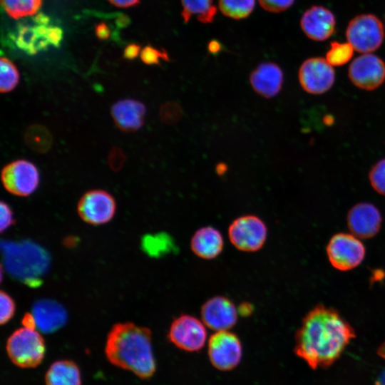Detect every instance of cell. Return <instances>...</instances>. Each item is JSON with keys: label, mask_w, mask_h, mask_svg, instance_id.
Listing matches in <instances>:
<instances>
[{"label": "cell", "mask_w": 385, "mask_h": 385, "mask_svg": "<svg viewBox=\"0 0 385 385\" xmlns=\"http://www.w3.org/2000/svg\"><path fill=\"white\" fill-rule=\"evenodd\" d=\"M352 327L334 309L318 304L303 318L295 336V354L312 369L326 368L355 337Z\"/></svg>", "instance_id": "6da1fadb"}, {"label": "cell", "mask_w": 385, "mask_h": 385, "mask_svg": "<svg viewBox=\"0 0 385 385\" xmlns=\"http://www.w3.org/2000/svg\"><path fill=\"white\" fill-rule=\"evenodd\" d=\"M105 352L112 364L140 379H148L155 371L152 334L146 327L132 322L115 324L108 334Z\"/></svg>", "instance_id": "7a4b0ae2"}, {"label": "cell", "mask_w": 385, "mask_h": 385, "mask_svg": "<svg viewBox=\"0 0 385 385\" xmlns=\"http://www.w3.org/2000/svg\"><path fill=\"white\" fill-rule=\"evenodd\" d=\"M5 267L14 277L28 284H39L49 265L48 253L40 246L29 241L1 244Z\"/></svg>", "instance_id": "3957f363"}, {"label": "cell", "mask_w": 385, "mask_h": 385, "mask_svg": "<svg viewBox=\"0 0 385 385\" xmlns=\"http://www.w3.org/2000/svg\"><path fill=\"white\" fill-rule=\"evenodd\" d=\"M62 38V29L52 25L49 17L43 13L36 14L30 24L20 26L14 35L17 46L28 54H35L51 46H58Z\"/></svg>", "instance_id": "277c9868"}, {"label": "cell", "mask_w": 385, "mask_h": 385, "mask_svg": "<svg viewBox=\"0 0 385 385\" xmlns=\"http://www.w3.org/2000/svg\"><path fill=\"white\" fill-rule=\"evenodd\" d=\"M6 352L10 360L21 368H35L43 359L46 346L42 336L35 329L21 327L8 338Z\"/></svg>", "instance_id": "5b68a950"}, {"label": "cell", "mask_w": 385, "mask_h": 385, "mask_svg": "<svg viewBox=\"0 0 385 385\" xmlns=\"http://www.w3.org/2000/svg\"><path fill=\"white\" fill-rule=\"evenodd\" d=\"M346 37L354 50L368 53L381 45L384 38V26L373 14L358 15L349 21Z\"/></svg>", "instance_id": "8992f818"}, {"label": "cell", "mask_w": 385, "mask_h": 385, "mask_svg": "<svg viewBox=\"0 0 385 385\" xmlns=\"http://www.w3.org/2000/svg\"><path fill=\"white\" fill-rule=\"evenodd\" d=\"M228 237L237 250L256 252L265 245L267 237V227L264 221L253 215L237 217L229 225Z\"/></svg>", "instance_id": "52a82bcc"}, {"label": "cell", "mask_w": 385, "mask_h": 385, "mask_svg": "<svg viewBox=\"0 0 385 385\" xmlns=\"http://www.w3.org/2000/svg\"><path fill=\"white\" fill-rule=\"evenodd\" d=\"M206 325L198 318L181 314L171 323L168 337L178 348L186 351H198L207 341Z\"/></svg>", "instance_id": "ba28073f"}, {"label": "cell", "mask_w": 385, "mask_h": 385, "mask_svg": "<svg viewBox=\"0 0 385 385\" xmlns=\"http://www.w3.org/2000/svg\"><path fill=\"white\" fill-rule=\"evenodd\" d=\"M4 188L11 194L26 197L31 195L39 184V172L31 162L19 159L6 164L1 170Z\"/></svg>", "instance_id": "9c48e42d"}, {"label": "cell", "mask_w": 385, "mask_h": 385, "mask_svg": "<svg viewBox=\"0 0 385 385\" xmlns=\"http://www.w3.org/2000/svg\"><path fill=\"white\" fill-rule=\"evenodd\" d=\"M207 353L213 366L220 371H229L240 364L242 346L235 333L228 330L218 331L208 340Z\"/></svg>", "instance_id": "30bf717a"}, {"label": "cell", "mask_w": 385, "mask_h": 385, "mask_svg": "<svg viewBox=\"0 0 385 385\" xmlns=\"http://www.w3.org/2000/svg\"><path fill=\"white\" fill-rule=\"evenodd\" d=\"M327 253L334 267L347 271L356 267L363 261L365 248L354 235L338 233L330 239Z\"/></svg>", "instance_id": "8fae6325"}, {"label": "cell", "mask_w": 385, "mask_h": 385, "mask_svg": "<svg viewBox=\"0 0 385 385\" xmlns=\"http://www.w3.org/2000/svg\"><path fill=\"white\" fill-rule=\"evenodd\" d=\"M116 203L114 197L103 190H91L80 198L77 212L86 222L99 225L109 222L114 216Z\"/></svg>", "instance_id": "7c38bea8"}, {"label": "cell", "mask_w": 385, "mask_h": 385, "mask_svg": "<svg viewBox=\"0 0 385 385\" xmlns=\"http://www.w3.org/2000/svg\"><path fill=\"white\" fill-rule=\"evenodd\" d=\"M348 76L356 87L366 91L374 90L385 81V63L374 54L364 53L351 62Z\"/></svg>", "instance_id": "4fadbf2b"}, {"label": "cell", "mask_w": 385, "mask_h": 385, "mask_svg": "<svg viewBox=\"0 0 385 385\" xmlns=\"http://www.w3.org/2000/svg\"><path fill=\"white\" fill-rule=\"evenodd\" d=\"M302 88L311 94H322L332 86L335 73L326 58L316 57L304 61L298 73Z\"/></svg>", "instance_id": "5bb4252c"}, {"label": "cell", "mask_w": 385, "mask_h": 385, "mask_svg": "<svg viewBox=\"0 0 385 385\" xmlns=\"http://www.w3.org/2000/svg\"><path fill=\"white\" fill-rule=\"evenodd\" d=\"M200 314L207 327L218 332L229 330L235 325L238 310L229 298L215 296L203 304Z\"/></svg>", "instance_id": "9a60e30c"}, {"label": "cell", "mask_w": 385, "mask_h": 385, "mask_svg": "<svg viewBox=\"0 0 385 385\" xmlns=\"http://www.w3.org/2000/svg\"><path fill=\"white\" fill-rule=\"evenodd\" d=\"M381 215L372 204L361 202L353 206L347 215V225L351 233L360 238H370L381 228Z\"/></svg>", "instance_id": "2e32d148"}, {"label": "cell", "mask_w": 385, "mask_h": 385, "mask_svg": "<svg viewBox=\"0 0 385 385\" xmlns=\"http://www.w3.org/2000/svg\"><path fill=\"white\" fill-rule=\"evenodd\" d=\"M336 20L332 12L322 6H312L302 16L300 26L312 40L322 41L334 31Z\"/></svg>", "instance_id": "e0dca14e"}, {"label": "cell", "mask_w": 385, "mask_h": 385, "mask_svg": "<svg viewBox=\"0 0 385 385\" xmlns=\"http://www.w3.org/2000/svg\"><path fill=\"white\" fill-rule=\"evenodd\" d=\"M284 81L283 72L275 63L259 64L250 75L252 89L260 96L271 98L281 91Z\"/></svg>", "instance_id": "ac0fdd59"}, {"label": "cell", "mask_w": 385, "mask_h": 385, "mask_svg": "<svg viewBox=\"0 0 385 385\" xmlns=\"http://www.w3.org/2000/svg\"><path fill=\"white\" fill-rule=\"evenodd\" d=\"M146 113L145 105L137 100L126 98L115 103L111 109L116 127L123 132H135L143 125Z\"/></svg>", "instance_id": "d6986e66"}, {"label": "cell", "mask_w": 385, "mask_h": 385, "mask_svg": "<svg viewBox=\"0 0 385 385\" xmlns=\"http://www.w3.org/2000/svg\"><path fill=\"white\" fill-rule=\"evenodd\" d=\"M36 328L43 333H52L61 328L67 321V313L58 302L43 299L37 301L32 313Z\"/></svg>", "instance_id": "ffe728a7"}, {"label": "cell", "mask_w": 385, "mask_h": 385, "mask_svg": "<svg viewBox=\"0 0 385 385\" xmlns=\"http://www.w3.org/2000/svg\"><path fill=\"white\" fill-rule=\"evenodd\" d=\"M224 240L221 232L212 226L197 230L190 240L192 252L204 260H212L222 251Z\"/></svg>", "instance_id": "44dd1931"}, {"label": "cell", "mask_w": 385, "mask_h": 385, "mask_svg": "<svg viewBox=\"0 0 385 385\" xmlns=\"http://www.w3.org/2000/svg\"><path fill=\"white\" fill-rule=\"evenodd\" d=\"M45 383L46 385H81L79 368L73 361H56L47 370Z\"/></svg>", "instance_id": "7402d4cb"}, {"label": "cell", "mask_w": 385, "mask_h": 385, "mask_svg": "<svg viewBox=\"0 0 385 385\" xmlns=\"http://www.w3.org/2000/svg\"><path fill=\"white\" fill-rule=\"evenodd\" d=\"M183 10L181 16L185 23H188L192 17L203 24H210L214 21L217 8L213 0H180Z\"/></svg>", "instance_id": "603a6c76"}, {"label": "cell", "mask_w": 385, "mask_h": 385, "mask_svg": "<svg viewBox=\"0 0 385 385\" xmlns=\"http://www.w3.org/2000/svg\"><path fill=\"white\" fill-rule=\"evenodd\" d=\"M24 140L31 149L38 153L46 152L52 143L51 133L41 125L29 126L26 130Z\"/></svg>", "instance_id": "cb8c5ba5"}, {"label": "cell", "mask_w": 385, "mask_h": 385, "mask_svg": "<svg viewBox=\"0 0 385 385\" xmlns=\"http://www.w3.org/2000/svg\"><path fill=\"white\" fill-rule=\"evenodd\" d=\"M43 0H1L7 14L13 19L35 15L41 6Z\"/></svg>", "instance_id": "d4e9b609"}, {"label": "cell", "mask_w": 385, "mask_h": 385, "mask_svg": "<svg viewBox=\"0 0 385 385\" xmlns=\"http://www.w3.org/2000/svg\"><path fill=\"white\" fill-rule=\"evenodd\" d=\"M218 6L225 16L240 20L252 14L255 6V0H219Z\"/></svg>", "instance_id": "484cf974"}, {"label": "cell", "mask_w": 385, "mask_h": 385, "mask_svg": "<svg viewBox=\"0 0 385 385\" xmlns=\"http://www.w3.org/2000/svg\"><path fill=\"white\" fill-rule=\"evenodd\" d=\"M173 242L170 237L164 234L148 235L142 240V247L145 252L151 256H159L170 251Z\"/></svg>", "instance_id": "4316f807"}, {"label": "cell", "mask_w": 385, "mask_h": 385, "mask_svg": "<svg viewBox=\"0 0 385 385\" xmlns=\"http://www.w3.org/2000/svg\"><path fill=\"white\" fill-rule=\"evenodd\" d=\"M0 91L6 93L14 90L19 81V73L16 66L7 58L1 57Z\"/></svg>", "instance_id": "83f0119b"}, {"label": "cell", "mask_w": 385, "mask_h": 385, "mask_svg": "<svg viewBox=\"0 0 385 385\" xmlns=\"http://www.w3.org/2000/svg\"><path fill=\"white\" fill-rule=\"evenodd\" d=\"M353 53L354 48L349 42L332 41L325 58L332 66H342L351 59Z\"/></svg>", "instance_id": "f1b7e54d"}, {"label": "cell", "mask_w": 385, "mask_h": 385, "mask_svg": "<svg viewBox=\"0 0 385 385\" xmlns=\"http://www.w3.org/2000/svg\"><path fill=\"white\" fill-rule=\"evenodd\" d=\"M369 178L372 188L385 195V159L380 160L372 167Z\"/></svg>", "instance_id": "f546056e"}, {"label": "cell", "mask_w": 385, "mask_h": 385, "mask_svg": "<svg viewBox=\"0 0 385 385\" xmlns=\"http://www.w3.org/2000/svg\"><path fill=\"white\" fill-rule=\"evenodd\" d=\"M140 57L147 65H158L160 59L169 61V56L165 51H160L151 46H145L140 51Z\"/></svg>", "instance_id": "4dcf8cb0"}, {"label": "cell", "mask_w": 385, "mask_h": 385, "mask_svg": "<svg viewBox=\"0 0 385 385\" xmlns=\"http://www.w3.org/2000/svg\"><path fill=\"white\" fill-rule=\"evenodd\" d=\"M0 322L1 324H4L13 317L16 306L11 296L3 290L0 294Z\"/></svg>", "instance_id": "1f68e13d"}, {"label": "cell", "mask_w": 385, "mask_h": 385, "mask_svg": "<svg viewBox=\"0 0 385 385\" xmlns=\"http://www.w3.org/2000/svg\"><path fill=\"white\" fill-rule=\"evenodd\" d=\"M295 0H258L262 8L272 13H279L291 7Z\"/></svg>", "instance_id": "d6a6232c"}, {"label": "cell", "mask_w": 385, "mask_h": 385, "mask_svg": "<svg viewBox=\"0 0 385 385\" xmlns=\"http://www.w3.org/2000/svg\"><path fill=\"white\" fill-rule=\"evenodd\" d=\"M126 160V155L123 150L118 147H113L108 155V164L109 168L115 172L119 171Z\"/></svg>", "instance_id": "836d02e7"}, {"label": "cell", "mask_w": 385, "mask_h": 385, "mask_svg": "<svg viewBox=\"0 0 385 385\" xmlns=\"http://www.w3.org/2000/svg\"><path fill=\"white\" fill-rule=\"evenodd\" d=\"M180 108L178 107L176 103L164 104L160 110V117L163 120L168 123H172L176 121L180 116Z\"/></svg>", "instance_id": "e575fe53"}, {"label": "cell", "mask_w": 385, "mask_h": 385, "mask_svg": "<svg viewBox=\"0 0 385 385\" xmlns=\"http://www.w3.org/2000/svg\"><path fill=\"white\" fill-rule=\"evenodd\" d=\"M0 215H1V220H0V228L1 231L4 232L8 228H9L14 223V218L13 212L9 207V205L4 202L1 201L0 204Z\"/></svg>", "instance_id": "d590c367"}, {"label": "cell", "mask_w": 385, "mask_h": 385, "mask_svg": "<svg viewBox=\"0 0 385 385\" xmlns=\"http://www.w3.org/2000/svg\"><path fill=\"white\" fill-rule=\"evenodd\" d=\"M140 51V46L139 45L132 43L128 45L124 50L123 57L128 60H133L135 58Z\"/></svg>", "instance_id": "8d00e7d4"}, {"label": "cell", "mask_w": 385, "mask_h": 385, "mask_svg": "<svg viewBox=\"0 0 385 385\" xmlns=\"http://www.w3.org/2000/svg\"><path fill=\"white\" fill-rule=\"evenodd\" d=\"M96 34L100 39H107L110 35V31L106 24L101 23L96 26Z\"/></svg>", "instance_id": "74e56055"}, {"label": "cell", "mask_w": 385, "mask_h": 385, "mask_svg": "<svg viewBox=\"0 0 385 385\" xmlns=\"http://www.w3.org/2000/svg\"><path fill=\"white\" fill-rule=\"evenodd\" d=\"M113 5L120 8H128L139 3L140 0H108Z\"/></svg>", "instance_id": "f35d334b"}, {"label": "cell", "mask_w": 385, "mask_h": 385, "mask_svg": "<svg viewBox=\"0 0 385 385\" xmlns=\"http://www.w3.org/2000/svg\"><path fill=\"white\" fill-rule=\"evenodd\" d=\"M24 327L36 329L35 320L31 313H28L24 315L22 319Z\"/></svg>", "instance_id": "ab89813d"}, {"label": "cell", "mask_w": 385, "mask_h": 385, "mask_svg": "<svg viewBox=\"0 0 385 385\" xmlns=\"http://www.w3.org/2000/svg\"><path fill=\"white\" fill-rule=\"evenodd\" d=\"M252 307L250 304L245 302L242 303L238 307V314L240 315H242L244 317H246L247 315H250L252 312Z\"/></svg>", "instance_id": "60d3db41"}, {"label": "cell", "mask_w": 385, "mask_h": 385, "mask_svg": "<svg viewBox=\"0 0 385 385\" xmlns=\"http://www.w3.org/2000/svg\"><path fill=\"white\" fill-rule=\"evenodd\" d=\"M215 170L217 175H222L227 170V165L224 163H220L217 164Z\"/></svg>", "instance_id": "b9f144b4"}, {"label": "cell", "mask_w": 385, "mask_h": 385, "mask_svg": "<svg viewBox=\"0 0 385 385\" xmlns=\"http://www.w3.org/2000/svg\"><path fill=\"white\" fill-rule=\"evenodd\" d=\"M208 49L211 53H217L220 50V46L217 41H211L209 43Z\"/></svg>", "instance_id": "7bdbcfd3"}, {"label": "cell", "mask_w": 385, "mask_h": 385, "mask_svg": "<svg viewBox=\"0 0 385 385\" xmlns=\"http://www.w3.org/2000/svg\"><path fill=\"white\" fill-rule=\"evenodd\" d=\"M375 385H385V369L378 376Z\"/></svg>", "instance_id": "ee69618b"}, {"label": "cell", "mask_w": 385, "mask_h": 385, "mask_svg": "<svg viewBox=\"0 0 385 385\" xmlns=\"http://www.w3.org/2000/svg\"><path fill=\"white\" fill-rule=\"evenodd\" d=\"M377 353L381 358L385 359V342L379 347Z\"/></svg>", "instance_id": "f6af8a7d"}]
</instances>
